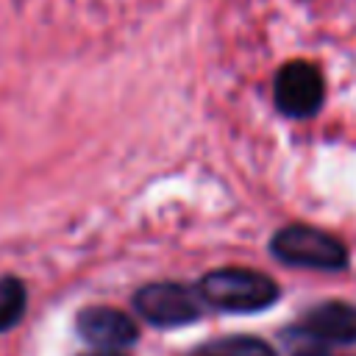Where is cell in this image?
<instances>
[{
	"instance_id": "obj_1",
	"label": "cell",
	"mask_w": 356,
	"mask_h": 356,
	"mask_svg": "<svg viewBox=\"0 0 356 356\" xmlns=\"http://www.w3.org/2000/svg\"><path fill=\"white\" fill-rule=\"evenodd\" d=\"M195 292L200 303L231 312V314H250V312H264L270 309L281 289L278 284L253 267H217L200 275L195 284Z\"/></svg>"
},
{
	"instance_id": "obj_2",
	"label": "cell",
	"mask_w": 356,
	"mask_h": 356,
	"mask_svg": "<svg viewBox=\"0 0 356 356\" xmlns=\"http://www.w3.org/2000/svg\"><path fill=\"white\" fill-rule=\"evenodd\" d=\"M270 253L281 264L320 273H339L350 264V253L339 236L306 222H289L278 228L270 239Z\"/></svg>"
},
{
	"instance_id": "obj_3",
	"label": "cell",
	"mask_w": 356,
	"mask_h": 356,
	"mask_svg": "<svg viewBox=\"0 0 356 356\" xmlns=\"http://www.w3.org/2000/svg\"><path fill=\"white\" fill-rule=\"evenodd\" d=\"M131 303L136 314L153 328H184V325H192L203 312L197 292L175 281L145 284L134 292Z\"/></svg>"
},
{
	"instance_id": "obj_4",
	"label": "cell",
	"mask_w": 356,
	"mask_h": 356,
	"mask_svg": "<svg viewBox=\"0 0 356 356\" xmlns=\"http://www.w3.org/2000/svg\"><path fill=\"white\" fill-rule=\"evenodd\" d=\"M275 108L289 120H309L320 111L325 100L323 72L312 61H286L273 81Z\"/></svg>"
},
{
	"instance_id": "obj_5",
	"label": "cell",
	"mask_w": 356,
	"mask_h": 356,
	"mask_svg": "<svg viewBox=\"0 0 356 356\" xmlns=\"http://www.w3.org/2000/svg\"><path fill=\"white\" fill-rule=\"evenodd\" d=\"M75 328L81 339L97 350H125L139 339L136 323L111 306H86L75 317Z\"/></svg>"
},
{
	"instance_id": "obj_6",
	"label": "cell",
	"mask_w": 356,
	"mask_h": 356,
	"mask_svg": "<svg viewBox=\"0 0 356 356\" xmlns=\"http://www.w3.org/2000/svg\"><path fill=\"white\" fill-rule=\"evenodd\" d=\"M295 325L328 350L337 345H356V306L345 300H323L306 309Z\"/></svg>"
},
{
	"instance_id": "obj_7",
	"label": "cell",
	"mask_w": 356,
	"mask_h": 356,
	"mask_svg": "<svg viewBox=\"0 0 356 356\" xmlns=\"http://www.w3.org/2000/svg\"><path fill=\"white\" fill-rule=\"evenodd\" d=\"M195 356H278V350L259 337L231 334L222 339H209L195 350Z\"/></svg>"
},
{
	"instance_id": "obj_8",
	"label": "cell",
	"mask_w": 356,
	"mask_h": 356,
	"mask_svg": "<svg viewBox=\"0 0 356 356\" xmlns=\"http://www.w3.org/2000/svg\"><path fill=\"white\" fill-rule=\"evenodd\" d=\"M25 300L28 292L19 278L14 275L0 278V334L19 323V317L25 314Z\"/></svg>"
},
{
	"instance_id": "obj_9",
	"label": "cell",
	"mask_w": 356,
	"mask_h": 356,
	"mask_svg": "<svg viewBox=\"0 0 356 356\" xmlns=\"http://www.w3.org/2000/svg\"><path fill=\"white\" fill-rule=\"evenodd\" d=\"M281 339L289 350V356H328V348H323L320 342H314L309 334H303L298 325H289L281 331Z\"/></svg>"
},
{
	"instance_id": "obj_10",
	"label": "cell",
	"mask_w": 356,
	"mask_h": 356,
	"mask_svg": "<svg viewBox=\"0 0 356 356\" xmlns=\"http://www.w3.org/2000/svg\"><path fill=\"white\" fill-rule=\"evenodd\" d=\"M81 356H125V353H122V350H97V348H95V350H89V353H81Z\"/></svg>"
}]
</instances>
